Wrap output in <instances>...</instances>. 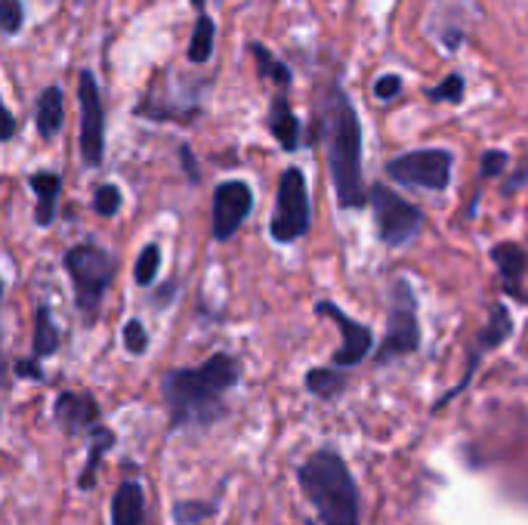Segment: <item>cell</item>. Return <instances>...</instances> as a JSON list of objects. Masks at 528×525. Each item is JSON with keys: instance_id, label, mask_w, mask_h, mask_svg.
Masks as SVG:
<instances>
[{"instance_id": "cell-1", "label": "cell", "mask_w": 528, "mask_h": 525, "mask_svg": "<svg viewBox=\"0 0 528 525\" xmlns=\"http://www.w3.org/2000/svg\"><path fill=\"white\" fill-rule=\"evenodd\" d=\"M241 377V365L229 353L210 356L198 368H170L161 377V393L170 414V430L210 427L226 414V393Z\"/></svg>"}, {"instance_id": "cell-2", "label": "cell", "mask_w": 528, "mask_h": 525, "mask_svg": "<svg viewBox=\"0 0 528 525\" xmlns=\"http://www.w3.org/2000/svg\"><path fill=\"white\" fill-rule=\"evenodd\" d=\"M319 133L328 155L331 183L343 210H359L371 201L362 180V121L340 84H328L319 105Z\"/></svg>"}, {"instance_id": "cell-3", "label": "cell", "mask_w": 528, "mask_h": 525, "mask_svg": "<svg viewBox=\"0 0 528 525\" xmlns=\"http://www.w3.org/2000/svg\"><path fill=\"white\" fill-rule=\"evenodd\" d=\"M297 482L315 516L322 519V525H362L359 485L340 451L334 448L312 451L297 467Z\"/></svg>"}, {"instance_id": "cell-4", "label": "cell", "mask_w": 528, "mask_h": 525, "mask_svg": "<svg viewBox=\"0 0 528 525\" xmlns=\"http://www.w3.org/2000/svg\"><path fill=\"white\" fill-rule=\"evenodd\" d=\"M62 263H65L68 278H72L75 306L84 315V322L93 325L96 315H99L105 291H109L112 282H115L118 260L105 248H99V244L84 241V244H75V248H68Z\"/></svg>"}, {"instance_id": "cell-5", "label": "cell", "mask_w": 528, "mask_h": 525, "mask_svg": "<svg viewBox=\"0 0 528 525\" xmlns=\"http://www.w3.org/2000/svg\"><path fill=\"white\" fill-rule=\"evenodd\" d=\"M420 349V322H417V297L408 278H396L393 282V300L390 315H386V334L383 343L374 353L377 365L396 362L405 356H414Z\"/></svg>"}, {"instance_id": "cell-6", "label": "cell", "mask_w": 528, "mask_h": 525, "mask_svg": "<svg viewBox=\"0 0 528 525\" xmlns=\"http://www.w3.org/2000/svg\"><path fill=\"white\" fill-rule=\"evenodd\" d=\"M312 207H309V186L300 167H288L278 180L275 210L269 217V235L278 244H294L309 232Z\"/></svg>"}, {"instance_id": "cell-7", "label": "cell", "mask_w": 528, "mask_h": 525, "mask_svg": "<svg viewBox=\"0 0 528 525\" xmlns=\"http://www.w3.org/2000/svg\"><path fill=\"white\" fill-rule=\"evenodd\" d=\"M371 210L377 223V238L386 248H402V244L414 241L420 235V226H424L420 207H414L411 201H405L383 183L371 186Z\"/></svg>"}, {"instance_id": "cell-8", "label": "cell", "mask_w": 528, "mask_h": 525, "mask_svg": "<svg viewBox=\"0 0 528 525\" xmlns=\"http://www.w3.org/2000/svg\"><path fill=\"white\" fill-rule=\"evenodd\" d=\"M451 167L454 155L448 149H414L386 161V177H393L396 183L411 189L445 192L451 186Z\"/></svg>"}, {"instance_id": "cell-9", "label": "cell", "mask_w": 528, "mask_h": 525, "mask_svg": "<svg viewBox=\"0 0 528 525\" xmlns=\"http://www.w3.org/2000/svg\"><path fill=\"white\" fill-rule=\"evenodd\" d=\"M513 334V315H510V309L507 306H491V315H488V325L473 337V346H470V356H467V371H464V377L457 380V387L454 390H448L436 405H433V411H442L448 402H454L457 396H461L470 383H473V377H476V371H479V365H482V359L491 353V349H498L507 337Z\"/></svg>"}, {"instance_id": "cell-10", "label": "cell", "mask_w": 528, "mask_h": 525, "mask_svg": "<svg viewBox=\"0 0 528 525\" xmlns=\"http://www.w3.org/2000/svg\"><path fill=\"white\" fill-rule=\"evenodd\" d=\"M78 99H81V158L87 167H99L105 155V109L93 72H81Z\"/></svg>"}, {"instance_id": "cell-11", "label": "cell", "mask_w": 528, "mask_h": 525, "mask_svg": "<svg viewBox=\"0 0 528 525\" xmlns=\"http://www.w3.org/2000/svg\"><path fill=\"white\" fill-rule=\"evenodd\" d=\"M315 312L325 315V319H331V322L337 325L340 337H343L340 349L334 353V365H337V368H356V365H362V362L368 359V353H371V346H374L371 328H365L362 322H356L352 315H346V312H343L337 303H331V300H322L319 306H315Z\"/></svg>"}, {"instance_id": "cell-12", "label": "cell", "mask_w": 528, "mask_h": 525, "mask_svg": "<svg viewBox=\"0 0 528 525\" xmlns=\"http://www.w3.org/2000/svg\"><path fill=\"white\" fill-rule=\"evenodd\" d=\"M254 210V192L241 180H226L214 189V238L229 241Z\"/></svg>"}, {"instance_id": "cell-13", "label": "cell", "mask_w": 528, "mask_h": 525, "mask_svg": "<svg viewBox=\"0 0 528 525\" xmlns=\"http://www.w3.org/2000/svg\"><path fill=\"white\" fill-rule=\"evenodd\" d=\"M53 420L68 436H81L99 427V405L90 393H59L53 405Z\"/></svg>"}, {"instance_id": "cell-14", "label": "cell", "mask_w": 528, "mask_h": 525, "mask_svg": "<svg viewBox=\"0 0 528 525\" xmlns=\"http://www.w3.org/2000/svg\"><path fill=\"white\" fill-rule=\"evenodd\" d=\"M491 263H495L498 272H501L504 291L510 297L525 300V291H522V278L528 272V254H525V248H519V244H513V241H501V244H495V248H491Z\"/></svg>"}, {"instance_id": "cell-15", "label": "cell", "mask_w": 528, "mask_h": 525, "mask_svg": "<svg viewBox=\"0 0 528 525\" xmlns=\"http://www.w3.org/2000/svg\"><path fill=\"white\" fill-rule=\"evenodd\" d=\"M112 525H146V492L136 479H124L115 488Z\"/></svg>"}, {"instance_id": "cell-16", "label": "cell", "mask_w": 528, "mask_h": 525, "mask_svg": "<svg viewBox=\"0 0 528 525\" xmlns=\"http://www.w3.org/2000/svg\"><path fill=\"white\" fill-rule=\"evenodd\" d=\"M269 133L278 139V146L285 152H297L300 143V121L291 112V105L285 99V93H278L272 99V109H269Z\"/></svg>"}, {"instance_id": "cell-17", "label": "cell", "mask_w": 528, "mask_h": 525, "mask_svg": "<svg viewBox=\"0 0 528 525\" xmlns=\"http://www.w3.org/2000/svg\"><path fill=\"white\" fill-rule=\"evenodd\" d=\"M28 186L34 189V195H38V210H34V220H38V226H50L53 217H56V201H59V189H62L59 173L34 170L28 177Z\"/></svg>"}, {"instance_id": "cell-18", "label": "cell", "mask_w": 528, "mask_h": 525, "mask_svg": "<svg viewBox=\"0 0 528 525\" xmlns=\"http://www.w3.org/2000/svg\"><path fill=\"white\" fill-rule=\"evenodd\" d=\"M34 121H38V133L44 139H53L62 130L65 105H62V90L59 87H47L38 96V105H34Z\"/></svg>"}, {"instance_id": "cell-19", "label": "cell", "mask_w": 528, "mask_h": 525, "mask_svg": "<svg viewBox=\"0 0 528 525\" xmlns=\"http://www.w3.org/2000/svg\"><path fill=\"white\" fill-rule=\"evenodd\" d=\"M115 445V433L105 430V427H93L90 430V451H87V464L78 476V488L81 492H90V488L96 485V470L105 458V451H109Z\"/></svg>"}, {"instance_id": "cell-20", "label": "cell", "mask_w": 528, "mask_h": 525, "mask_svg": "<svg viewBox=\"0 0 528 525\" xmlns=\"http://www.w3.org/2000/svg\"><path fill=\"white\" fill-rule=\"evenodd\" d=\"M31 349L38 359H47L59 349V328L50 315V306H38L34 312V337H31Z\"/></svg>"}, {"instance_id": "cell-21", "label": "cell", "mask_w": 528, "mask_h": 525, "mask_svg": "<svg viewBox=\"0 0 528 525\" xmlns=\"http://www.w3.org/2000/svg\"><path fill=\"white\" fill-rule=\"evenodd\" d=\"M306 390L315 399H337L346 390V374L334 368H309L306 374Z\"/></svg>"}, {"instance_id": "cell-22", "label": "cell", "mask_w": 528, "mask_h": 525, "mask_svg": "<svg viewBox=\"0 0 528 525\" xmlns=\"http://www.w3.org/2000/svg\"><path fill=\"white\" fill-rule=\"evenodd\" d=\"M214 41H217V28H214V19L198 13V22H195V31H192V41H189V59L195 65L207 62L210 53H214Z\"/></svg>"}, {"instance_id": "cell-23", "label": "cell", "mask_w": 528, "mask_h": 525, "mask_svg": "<svg viewBox=\"0 0 528 525\" xmlns=\"http://www.w3.org/2000/svg\"><path fill=\"white\" fill-rule=\"evenodd\" d=\"M251 53H254L257 65H260V75H263V78L275 81L281 90H285V87L291 84V68H288L285 62H281V59H275L263 44H251Z\"/></svg>"}, {"instance_id": "cell-24", "label": "cell", "mask_w": 528, "mask_h": 525, "mask_svg": "<svg viewBox=\"0 0 528 525\" xmlns=\"http://www.w3.org/2000/svg\"><path fill=\"white\" fill-rule=\"evenodd\" d=\"M158 272H161V248H158V244H146L143 254H139V260H136V269H133L136 285L139 288L155 285Z\"/></svg>"}, {"instance_id": "cell-25", "label": "cell", "mask_w": 528, "mask_h": 525, "mask_svg": "<svg viewBox=\"0 0 528 525\" xmlns=\"http://www.w3.org/2000/svg\"><path fill=\"white\" fill-rule=\"evenodd\" d=\"M217 513V504H201V501H180V504H173V519L176 525H198L204 519H210Z\"/></svg>"}, {"instance_id": "cell-26", "label": "cell", "mask_w": 528, "mask_h": 525, "mask_svg": "<svg viewBox=\"0 0 528 525\" xmlns=\"http://www.w3.org/2000/svg\"><path fill=\"white\" fill-rule=\"evenodd\" d=\"M93 207L99 217H115L121 210V189L115 183H102L93 195Z\"/></svg>"}, {"instance_id": "cell-27", "label": "cell", "mask_w": 528, "mask_h": 525, "mask_svg": "<svg viewBox=\"0 0 528 525\" xmlns=\"http://www.w3.org/2000/svg\"><path fill=\"white\" fill-rule=\"evenodd\" d=\"M427 96L433 102H461L464 99V78L461 75H448L439 87H430Z\"/></svg>"}, {"instance_id": "cell-28", "label": "cell", "mask_w": 528, "mask_h": 525, "mask_svg": "<svg viewBox=\"0 0 528 525\" xmlns=\"http://www.w3.org/2000/svg\"><path fill=\"white\" fill-rule=\"evenodd\" d=\"M124 346H127L130 356H143L149 349V334H146V328H143V322H139V319H130L124 325Z\"/></svg>"}, {"instance_id": "cell-29", "label": "cell", "mask_w": 528, "mask_h": 525, "mask_svg": "<svg viewBox=\"0 0 528 525\" xmlns=\"http://www.w3.org/2000/svg\"><path fill=\"white\" fill-rule=\"evenodd\" d=\"M22 19H25V7L19 0H0V25H4L7 34H16L22 28Z\"/></svg>"}, {"instance_id": "cell-30", "label": "cell", "mask_w": 528, "mask_h": 525, "mask_svg": "<svg viewBox=\"0 0 528 525\" xmlns=\"http://www.w3.org/2000/svg\"><path fill=\"white\" fill-rule=\"evenodd\" d=\"M507 161H510L507 152H501V149H488V152L482 155V177H501L504 167H507Z\"/></svg>"}, {"instance_id": "cell-31", "label": "cell", "mask_w": 528, "mask_h": 525, "mask_svg": "<svg viewBox=\"0 0 528 525\" xmlns=\"http://www.w3.org/2000/svg\"><path fill=\"white\" fill-rule=\"evenodd\" d=\"M402 93V78L399 75H380L377 84H374V96L383 99V102H390Z\"/></svg>"}, {"instance_id": "cell-32", "label": "cell", "mask_w": 528, "mask_h": 525, "mask_svg": "<svg viewBox=\"0 0 528 525\" xmlns=\"http://www.w3.org/2000/svg\"><path fill=\"white\" fill-rule=\"evenodd\" d=\"M13 368H16V374H19V377H28V380H44V371H41V365H38V356H34V359H19Z\"/></svg>"}, {"instance_id": "cell-33", "label": "cell", "mask_w": 528, "mask_h": 525, "mask_svg": "<svg viewBox=\"0 0 528 525\" xmlns=\"http://www.w3.org/2000/svg\"><path fill=\"white\" fill-rule=\"evenodd\" d=\"M180 158H183V167H186V173H189V180H192V183H198V180H201V173H198V167H195L192 149H189V146H183V149H180Z\"/></svg>"}, {"instance_id": "cell-34", "label": "cell", "mask_w": 528, "mask_h": 525, "mask_svg": "<svg viewBox=\"0 0 528 525\" xmlns=\"http://www.w3.org/2000/svg\"><path fill=\"white\" fill-rule=\"evenodd\" d=\"M13 133H16V118L10 109H4V139H13Z\"/></svg>"}, {"instance_id": "cell-35", "label": "cell", "mask_w": 528, "mask_h": 525, "mask_svg": "<svg viewBox=\"0 0 528 525\" xmlns=\"http://www.w3.org/2000/svg\"><path fill=\"white\" fill-rule=\"evenodd\" d=\"M189 4H192V7H195L198 13H201V10H204V4H207V0H189Z\"/></svg>"}]
</instances>
